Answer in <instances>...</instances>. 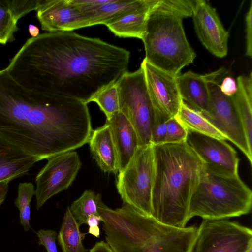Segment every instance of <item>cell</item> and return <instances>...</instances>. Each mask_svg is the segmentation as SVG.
Here are the masks:
<instances>
[{"mask_svg": "<svg viewBox=\"0 0 252 252\" xmlns=\"http://www.w3.org/2000/svg\"><path fill=\"white\" fill-rule=\"evenodd\" d=\"M9 182H0V206L5 200L8 190Z\"/></svg>", "mask_w": 252, "mask_h": 252, "instance_id": "40", "label": "cell"}, {"mask_svg": "<svg viewBox=\"0 0 252 252\" xmlns=\"http://www.w3.org/2000/svg\"><path fill=\"white\" fill-rule=\"evenodd\" d=\"M153 149L152 216L165 225L185 227L189 220L190 200L204 163L186 141L153 146Z\"/></svg>", "mask_w": 252, "mask_h": 252, "instance_id": "3", "label": "cell"}, {"mask_svg": "<svg viewBox=\"0 0 252 252\" xmlns=\"http://www.w3.org/2000/svg\"><path fill=\"white\" fill-rule=\"evenodd\" d=\"M186 142L207 169L225 175L238 174L240 159L225 140L188 130Z\"/></svg>", "mask_w": 252, "mask_h": 252, "instance_id": "12", "label": "cell"}, {"mask_svg": "<svg viewBox=\"0 0 252 252\" xmlns=\"http://www.w3.org/2000/svg\"><path fill=\"white\" fill-rule=\"evenodd\" d=\"M94 102L105 114L106 119L120 111L119 94L116 82L100 90L90 100Z\"/></svg>", "mask_w": 252, "mask_h": 252, "instance_id": "27", "label": "cell"}, {"mask_svg": "<svg viewBox=\"0 0 252 252\" xmlns=\"http://www.w3.org/2000/svg\"><path fill=\"white\" fill-rule=\"evenodd\" d=\"M36 12L42 30L47 32L87 27L85 17L71 0H42Z\"/></svg>", "mask_w": 252, "mask_h": 252, "instance_id": "16", "label": "cell"}, {"mask_svg": "<svg viewBox=\"0 0 252 252\" xmlns=\"http://www.w3.org/2000/svg\"><path fill=\"white\" fill-rule=\"evenodd\" d=\"M17 23L3 0L0 1V44L14 40V34L18 30Z\"/></svg>", "mask_w": 252, "mask_h": 252, "instance_id": "29", "label": "cell"}, {"mask_svg": "<svg viewBox=\"0 0 252 252\" xmlns=\"http://www.w3.org/2000/svg\"><path fill=\"white\" fill-rule=\"evenodd\" d=\"M100 197V194L86 190L79 198L72 203L69 208L79 226L86 224L87 220L90 216L99 215L98 203Z\"/></svg>", "mask_w": 252, "mask_h": 252, "instance_id": "26", "label": "cell"}, {"mask_svg": "<svg viewBox=\"0 0 252 252\" xmlns=\"http://www.w3.org/2000/svg\"><path fill=\"white\" fill-rule=\"evenodd\" d=\"M39 245L44 246L47 252H58L56 240L57 233L52 230L40 229L37 232Z\"/></svg>", "mask_w": 252, "mask_h": 252, "instance_id": "34", "label": "cell"}, {"mask_svg": "<svg viewBox=\"0 0 252 252\" xmlns=\"http://www.w3.org/2000/svg\"><path fill=\"white\" fill-rule=\"evenodd\" d=\"M42 0H5L4 3L18 21L19 19L31 11L36 10L40 5Z\"/></svg>", "mask_w": 252, "mask_h": 252, "instance_id": "30", "label": "cell"}, {"mask_svg": "<svg viewBox=\"0 0 252 252\" xmlns=\"http://www.w3.org/2000/svg\"><path fill=\"white\" fill-rule=\"evenodd\" d=\"M79 226L69 207H67L57 235L63 252H88L89 251L83 244L82 240L86 234L80 231Z\"/></svg>", "mask_w": 252, "mask_h": 252, "instance_id": "25", "label": "cell"}, {"mask_svg": "<svg viewBox=\"0 0 252 252\" xmlns=\"http://www.w3.org/2000/svg\"><path fill=\"white\" fill-rule=\"evenodd\" d=\"M198 233L195 226L174 228L138 252H193Z\"/></svg>", "mask_w": 252, "mask_h": 252, "instance_id": "19", "label": "cell"}, {"mask_svg": "<svg viewBox=\"0 0 252 252\" xmlns=\"http://www.w3.org/2000/svg\"><path fill=\"white\" fill-rule=\"evenodd\" d=\"M88 233L94 236L99 238L100 234V231L98 226L89 227Z\"/></svg>", "mask_w": 252, "mask_h": 252, "instance_id": "42", "label": "cell"}, {"mask_svg": "<svg viewBox=\"0 0 252 252\" xmlns=\"http://www.w3.org/2000/svg\"><path fill=\"white\" fill-rule=\"evenodd\" d=\"M89 252H115L106 242L101 241L96 242L89 251Z\"/></svg>", "mask_w": 252, "mask_h": 252, "instance_id": "38", "label": "cell"}, {"mask_svg": "<svg viewBox=\"0 0 252 252\" xmlns=\"http://www.w3.org/2000/svg\"><path fill=\"white\" fill-rule=\"evenodd\" d=\"M188 130L174 116L167 121L165 143H180L186 141Z\"/></svg>", "mask_w": 252, "mask_h": 252, "instance_id": "31", "label": "cell"}, {"mask_svg": "<svg viewBox=\"0 0 252 252\" xmlns=\"http://www.w3.org/2000/svg\"><path fill=\"white\" fill-rule=\"evenodd\" d=\"M106 122L109 125L114 142L118 172L128 164L139 147L136 132L128 119L120 111Z\"/></svg>", "mask_w": 252, "mask_h": 252, "instance_id": "17", "label": "cell"}, {"mask_svg": "<svg viewBox=\"0 0 252 252\" xmlns=\"http://www.w3.org/2000/svg\"><path fill=\"white\" fill-rule=\"evenodd\" d=\"M168 119L156 111L151 130V144L153 146L165 143Z\"/></svg>", "mask_w": 252, "mask_h": 252, "instance_id": "32", "label": "cell"}, {"mask_svg": "<svg viewBox=\"0 0 252 252\" xmlns=\"http://www.w3.org/2000/svg\"><path fill=\"white\" fill-rule=\"evenodd\" d=\"M35 189L32 183H20L18 187V195L14 204L19 210L30 204L32 198L35 195Z\"/></svg>", "mask_w": 252, "mask_h": 252, "instance_id": "33", "label": "cell"}, {"mask_svg": "<svg viewBox=\"0 0 252 252\" xmlns=\"http://www.w3.org/2000/svg\"><path fill=\"white\" fill-rule=\"evenodd\" d=\"M252 192L239 175H225L204 167L192 194L189 218L223 220L246 215L251 211Z\"/></svg>", "mask_w": 252, "mask_h": 252, "instance_id": "4", "label": "cell"}, {"mask_svg": "<svg viewBox=\"0 0 252 252\" xmlns=\"http://www.w3.org/2000/svg\"><path fill=\"white\" fill-rule=\"evenodd\" d=\"M20 212V222L26 231H29L31 226L30 223L31 217V210L30 204L25 206Z\"/></svg>", "mask_w": 252, "mask_h": 252, "instance_id": "37", "label": "cell"}, {"mask_svg": "<svg viewBox=\"0 0 252 252\" xmlns=\"http://www.w3.org/2000/svg\"><path fill=\"white\" fill-rule=\"evenodd\" d=\"M188 130L221 140H227L200 112L183 101L175 116Z\"/></svg>", "mask_w": 252, "mask_h": 252, "instance_id": "24", "label": "cell"}, {"mask_svg": "<svg viewBox=\"0 0 252 252\" xmlns=\"http://www.w3.org/2000/svg\"><path fill=\"white\" fill-rule=\"evenodd\" d=\"M246 51L245 55L252 57V1L245 15Z\"/></svg>", "mask_w": 252, "mask_h": 252, "instance_id": "35", "label": "cell"}, {"mask_svg": "<svg viewBox=\"0 0 252 252\" xmlns=\"http://www.w3.org/2000/svg\"><path fill=\"white\" fill-rule=\"evenodd\" d=\"M140 67L156 111L168 119L175 116L182 101L176 76L156 67L144 59Z\"/></svg>", "mask_w": 252, "mask_h": 252, "instance_id": "13", "label": "cell"}, {"mask_svg": "<svg viewBox=\"0 0 252 252\" xmlns=\"http://www.w3.org/2000/svg\"><path fill=\"white\" fill-rule=\"evenodd\" d=\"M220 84V89L224 95L231 97L237 91V84L236 80L231 76H225L222 79Z\"/></svg>", "mask_w": 252, "mask_h": 252, "instance_id": "36", "label": "cell"}, {"mask_svg": "<svg viewBox=\"0 0 252 252\" xmlns=\"http://www.w3.org/2000/svg\"><path fill=\"white\" fill-rule=\"evenodd\" d=\"M252 229L225 219L204 220L198 227L193 252H247Z\"/></svg>", "mask_w": 252, "mask_h": 252, "instance_id": "10", "label": "cell"}, {"mask_svg": "<svg viewBox=\"0 0 252 252\" xmlns=\"http://www.w3.org/2000/svg\"><path fill=\"white\" fill-rule=\"evenodd\" d=\"M38 159L0 139V182L27 174Z\"/></svg>", "mask_w": 252, "mask_h": 252, "instance_id": "21", "label": "cell"}, {"mask_svg": "<svg viewBox=\"0 0 252 252\" xmlns=\"http://www.w3.org/2000/svg\"><path fill=\"white\" fill-rule=\"evenodd\" d=\"M116 84L120 111L134 127L139 146L151 144V130L156 110L148 92L143 69L140 67L134 72L127 71Z\"/></svg>", "mask_w": 252, "mask_h": 252, "instance_id": "8", "label": "cell"}, {"mask_svg": "<svg viewBox=\"0 0 252 252\" xmlns=\"http://www.w3.org/2000/svg\"><path fill=\"white\" fill-rule=\"evenodd\" d=\"M237 91L231 97L242 124L248 146L252 144V72L238 76Z\"/></svg>", "mask_w": 252, "mask_h": 252, "instance_id": "22", "label": "cell"}, {"mask_svg": "<svg viewBox=\"0 0 252 252\" xmlns=\"http://www.w3.org/2000/svg\"><path fill=\"white\" fill-rule=\"evenodd\" d=\"M81 165L79 155L73 151L47 159L35 177L36 209H39L53 196L67 189Z\"/></svg>", "mask_w": 252, "mask_h": 252, "instance_id": "11", "label": "cell"}, {"mask_svg": "<svg viewBox=\"0 0 252 252\" xmlns=\"http://www.w3.org/2000/svg\"><path fill=\"white\" fill-rule=\"evenodd\" d=\"M247 252H252V245L250 246Z\"/></svg>", "mask_w": 252, "mask_h": 252, "instance_id": "43", "label": "cell"}, {"mask_svg": "<svg viewBox=\"0 0 252 252\" xmlns=\"http://www.w3.org/2000/svg\"><path fill=\"white\" fill-rule=\"evenodd\" d=\"M97 210L103 223L106 241L115 252H138L175 228L125 203L121 208L112 209L103 203L101 197Z\"/></svg>", "mask_w": 252, "mask_h": 252, "instance_id": "6", "label": "cell"}, {"mask_svg": "<svg viewBox=\"0 0 252 252\" xmlns=\"http://www.w3.org/2000/svg\"><path fill=\"white\" fill-rule=\"evenodd\" d=\"M28 29L29 32L32 37H36L39 34V29L37 26L32 24H30Z\"/></svg>", "mask_w": 252, "mask_h": 252, "instance_id": "41", "label": "cell"}, {"mask_svg": "<svg viewBox=\"0 0 252 252\" xmlns=\"http://www.w3.org/2000/svg\"><path fill=\"white\" fill-rule=\"evenodd\" d=\"M102 221V219L99 215L93 214L88 218L86 224L89 227L96 226H98L99 223Z\"/></svg>", "mask_w": 252, "mask_h": 252, "instance_id": "39", "label": "cell"}, {"mask_svg": "<svg viewBox=\"0 0 252 252\" xmlns=\"http://www.w3.org/2000/svg\"><path fill=\"white\" fill-rule=\"evenodd\" d=\"M130 52L73 31L46 32L28 39L6 68L18 83L38 95L88 104L127 71Z\"/></svg>", "mask_w": 252, "mask_h": 252, "instance_id": "1", "label": "cell"}, {"mask_svg": "<svg viewBox=\"0 0 252 252\" xmlns=\"http://www.w3.org/2000/svg\"><path fill=\"white\" fill-rule=\"evenodd\" d=\"M226 70L221 67L206 74L210 94L211 111L203 115L227 140L236 145L252 164V150L248 146L246 135L231 97L223 94L220 84Z\"/></svg>", "mask_w": 252, "mask_h": 252, "instance_id": "9", "label": "cell"}, {"mask_svg": "<svg viewBox=\"0 0 252 252\" xmlns=\"http://www.w3.org/2000/svg\"><path fill=\"white\" fill-rule=\"evenodd\" d=\"M176 82L181 98L185 104L203 115L210 114V94L206 74L189 71L177 75Z\"/></svg>", "mask_w": 252, "mask_h": 252, "instance_id": "18", "label": "cell"}, {"mask_svg": "<svg viewBox=\"0 0 252 252\" xmlns=\"http://www.w3.org/2000/svg\"><path fill=\"white\" fill-rule=\"evenodd\" d=\"M87 104L32 93L0 70V139L39 161L89 143L93 132Z\"/></svg>", "mask_w": 252, "mask_h": 252, "instance_id": "2", "label": "cell"}, {"mask_svg": "<svg viewBox=\"0 0 252 252\" xmlns=\"http://www.w3.org/2000/svg\"><path fill=\"white\" fill-rule=\"evenodd\" d=\"M192 17L195 32L205 48L216 57H225L229 34L216 9L205 0H194Z\"/></svg>", "mask_w": 252, "mask_h": 252, "instance_id": "14", "label": "cell"}, {"mask_svg": "<svg viewBox=\"0 0 252 252\" xmlns=\"http://www.w3.org/2000/svg\"><path fill=\"white\" fill-rule=\"evenodd\" d=\"M193 3L194 0H155L151 12L165 13L183 19L192 16Z\"/></svg>", "mask_w": 252, "mask_h": 252, "instance_id": "28", "label": "cell"}, {"mask_svg": "<svg viewBox=\"0 0 252 252\" xmlns=\"http://www.w3.org/2000/svg\"><path fill=\"white\" fill-rule=\"evenodd\" d=\"M142 40L145 51L144 59L175 76L191 63L196 56L187 38L183 18L175 15L151 12Z\"/></svg>", "mask_w": 252, "mask_h": 252, "instance_id": "5", "label": "cell"}, {"mask_svg": "<svg viewBox=\"0 0 252 252\" xmlns=\"http://www.w3.org/2000/svg\"><path fill=\"white\" fill-rule=\"evenodd\" d=\"M150 13L148 11L128 13L112 19L105 25L116 36L142 40Z\"/></svg>", "mask_w": 252, "mask_h": 252, "instance_id": "23", "label": "cell"}, {"mask_svg": "<svg viewBox=\"0 0 252 252\" xmlns=\"http://www.w3.org/2000/svg\"><path fill=\"white\" fill-rule=\"evenodd\" d=\"M155 157L151 144L139 146L125 168L119 172L117 189L124 203L152 216Z\"/></svg>", "mask_w": 252, "mask_h": 252, "instance_id": "7", "label": "cell"}, {"mask_svg": "<svg viewBox=\"0 0 252 252\" xmlns=\"http://www.w3.org/2000/svg\"><path fill=\"white\" fill-rule=\"evenodd\" d=\"M85 17L87 27L104 24L124 14L151 12L155 0H71Z\"/></svg>", "mask_w": 252, "mask_h": 252, "instance_id": "15", "label": "cell"}, {"mask_svg": "<svg viewBox=\"0 0 252 252\" xmlns=\"http://www.w3.org/2000/svg\"><path fill=\"white\" fill-rule=\"evenodd\" d=\"M91 153L104 172H118L117 158L109 125L106 122L93 130L89 142Z\"/></svg>", "mask_w": 252, "mask_h": 252, "instance_id": "20", "label": "cell"}]
</instances>
